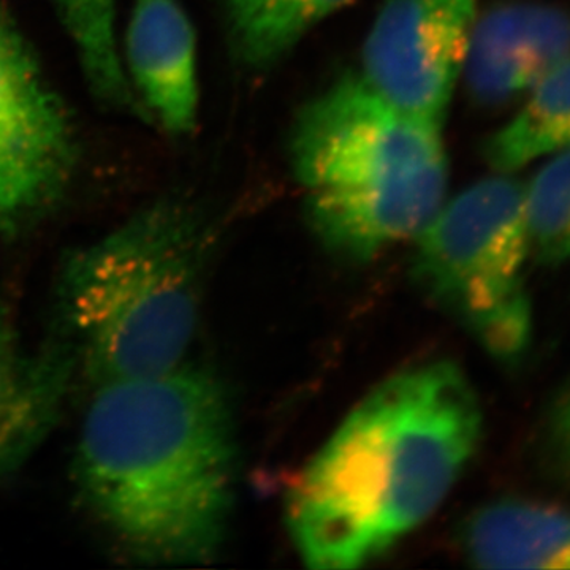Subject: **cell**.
<instances>
[{
	"instance_id": "obj_3",
	"label": "cell",
	"mask_w": 570,
	"mask_h": 570,
	"mask_svg": "<svg viewBox=\"0 0 570 570\" xmlns=\"http://www.w3.org/2000/svg\"><path fill=\"white\" fill-rule=\"evenodd\" d=\"M214 242L204 213L163 200L66 255L55 332L94 389L183 365Z\"/></svg>"
},
{
	"instance_id": "obj_1",
	"label": "cell",
	"mask_w": 570,
	"mask_h": 570,
	"mask_svg": "<svg viewBox=\"0 0 570 570\" xmlns=\"http://www.w3.org/2000/svg\"><path fill=\"white\" fill-rule=\"evenodd\" d=\"M94 390L73 460L86 508L137 561L213 560L236 482L234 420L223 384L181 365Z\"/></svg>"
},
{
	"instance_id": "obj_10",
	"label": "cell",
	"mask_w": 570,
	"mask_h": 570,
	"mask_svg": "<svg viewBox=\"0 0 570 570\" xmlns=\"http://www.w3.org/2000/svg\"><path fill=\"white\" fill-rule=\"evenodd\" d=\"M127 66L148 115L171 135L193 132L198 116L195 33L178 0H137Z\"/></svg>"
},
{
	"instance_id": "obj_7",
	"label": "cell",
	"mask_w": 570,
	"mask_h": 570,
	"mask_svg": "<svg viewBox=\"0 0 570 570\" xmlns=\"http://www.w3.org/2000/svg\"><path fill=\"white\" fill-rule=\"evenodd\" d=\"M73 138L31 48L0 52V234L20 235L61 195Z\"/></svg>"
},
{
	"instance_id": "obj_13",
	"label": "cell",
	"mask_w": 570,
	"mask_h": 570,
	"mask_svg": "<svg viewBox=\"0 0 570 570\" xmlns=\"http://www.w3.org/2000/svg\"><path fill=\"white\" fill-rule=\"evenodd\" d=\"M352 0H227L234 50L249 70H268L311 29Z\"/></svg>"
},
{
	"instance_id": "obj_8",
	"label": "cell",
	"mask_w": 570,
	"mask_h": 570,
	"mask_svg": "<svg viewBox=\"0 0 570 570\" xmlns=\"http://www.w3.org/2000/svg\"><path fill=\"white\" fill-rule=\"evenodd\" d=\"M77 371V356L56 332L29 351L0 294V479L18 471L50 436Z\"/></svg>"
},
{
	"instance_id": "obj_12",
	"label": "cell",
	"mask_w": 570,
	"mask_h": 570,
	"mask_svg": "<svg viewBox=\"0 0 570 570\" xmlns=\"http://www.w3.org/2000/svg\"><path fill=\"white\" fill-rule=\"evenodd\" d=\"M528 92L517 115L487 141V163L498 174H512L570 146V58Z\"/></svg>"
},
{
	"instance_id": "obj_16",
	"label": "cell",
	"mask_w": 570,
	"mask_h": 570,
	"mask_svg": "<svg viewBox=\"0 0 570 570\" xmlns=\"http://www.w3.org/2000/svg\"><path fill=\"white\" fill-rule=\"evenodd\" d=\"M547 466L570 485V376L550 403L543 426Z\"/></svg>"
},
{
	"instance_id": "obj_11",
	"label": "cell",
	"mask_w": 570,
	"mask_h": 570,
	"mask_svg": "<svg viewBox=\"0 0 570 570\" xmlns=\"http://www.w3.org/2000/svg\"><path fill=\"white\" fill-rule=\"evenodd\" d=\"M461 540L475 568L570 569V508L502 499L472 513Z\"/></svg>"
},
{
	"instance_id": "obj_14",
	"label": "cell",
	"mask_w": 570,
	"mask_h": 570,
	"mask_svg": "<svg viewBox=\"0 0 570 570\" xmlns=\"http://www.w3.org/2000/svg\"><path fill=\"white\" fill-rule=\"evenodd\" d=\"M77 48L82 71L102 102L146 118L124 70L116 40L118 0H52Z\"/></svg>"
},
{
	"instance_id": "obj_2",
	"label": "cell",
	"mask_w": 570,
	"mask_h": 570,
	"mask_svg": "<svg viewBox=\"0 0 570 570\" xmlns=\"http://www.w3.org/2000/svg\"><path fill=\"white\" fill-rule=\"evenodd\" d=\"M482 436L478 395L449 362L382 382L347 415L287 494L307 568H362L442 504Z\"/></svg>"
},
{
	"instance_id": "obj_17",
	"label": "cell",
	"mask_w": 570,
	"mask_h": 570,
	"mask_svg": "<svg viewBox=\"0 0 570 570\" xmlns=\"http://www.w3.org/2000/svg\"><path fill=\"white\" fill-rule=\"evenodd\" d=\"M28 41L24 40L20 29L14 24L9 11L0 3V52L28 50Z\"/></svg>"
},
{
	"instance_id": "obj_5",
	"label": "cell",
	"mask_w": 570,
	"mask_h": 570,
	"mask_svg": "<svg viewBox=\"0 0 570 570\" xmlns=\"http://www.w3.org/2000/svg\"><path fill=\"white\" fill-rule=\"evenodd\" d=\"M417 242L423 291L498 362L517 365L532 340L527 184L508 174L472 184L439 208Z\"/></svg>"
},
{
	"instance_id": "obj_15",
	"label": "cell",
	"mask_w": 570,
	"mask_h": 570,
	"mask_svg": "<svg viewBox=\"0 0 570 570\" xmlns=\"http://www.w3.org/2000/svg\"><path fill=\"white\" fill-rule=\"evenodd\" d=\"M531 249L546 265L570 258V146L554 153L527 186Z\"/></svg>"
},
{
	"instance_id": "obj_9",
	"label": "cell",
	"mask_w": 570,
	"mask_h": 570,
	"mask_svg": "<svg viewBox=\"0 0 570 570\" xmlns=\"http://www.w3.org/2000/svg\"><path fill=\"white\" fill-rule=\"evenodd\" d=\"M570 58V13L542 3H508L475 21L464 73L480 104L528 92Z\"/></svg>"
},
{
	"instance_id": "obj_4",
	"label": "cell",
	"mask_w": 570,
	"mask_h": 570,
	"mask_svg": "<svg viewBox=\"0 0 570 570\" xmlns=\"http://www.w3.org/2000/svg\"><path fill=\"white\" fill-rule=\"evenodd\" d=\"M291 156L311 227L348 261L417 238L448 193L442 126L397 110L360 77L305 105Z\"/></svg>"
},
{
	"instance_id": "obj_6",
	"label": "cell",
	"mask_w": 570,
	"mask_h": 570,
	"mask_svg": "<svg viewBox=\"0 0 570 570\" xmlns=\"http://www.w3.org/2000/svg\"><path fill=\"white\" fill-rule=\"evenodd\" d=\"M475 21L478 0H385L360 78L397 110L442 126Z\"/></svg>"
}]
</instances>
